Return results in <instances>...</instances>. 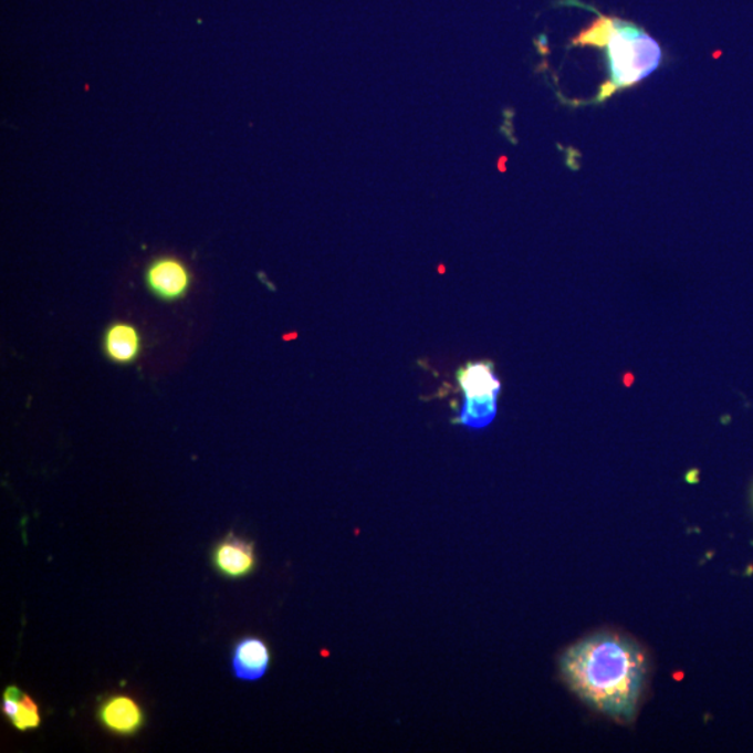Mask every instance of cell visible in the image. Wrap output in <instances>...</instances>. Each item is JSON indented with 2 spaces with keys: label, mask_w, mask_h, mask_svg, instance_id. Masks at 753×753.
<instances>
[{
  "label": "cell",
  "mask_w": 753,
  "mask_h": 753,
  "mask_svg": "<svg viewBox=\"0 0 753 753\" xmlns=\"http://www.w3.org/2000/svg\"><path fill=\"white\" fill-rule=\"evenodd\" d=\"M104 349L112 362L129 365L142 349V336L135 325L116 322L105 331Z\"/></svg>",
  "instance_id": "cell-8"
},
{
  "label": "cell",
  "mask_w": 753,
  "mask_h": 753,
  "mask_svg": "<svg viewBox=\"0 0 753 753\" xmlns=\"http://www.w3.org/2000/svg\"><path fill=\"white\" fill-rule=\"evenodd\" d=\"M457 377L463 398L500 397L501 381L491 362L468 363L458 372Z\"/></svg>",
  "instance_id": "cell-7"
},
{
  "label": "cell",
  "mask_w": 753,
  "mask_h": 753,
  "mask_svg": "<svg viewBox=\"0 0 753 753\" xmlns=\"http://www.w3.org/2000/svg\"><path fill=\"white\" fill-rule=\"evenodd\" d=\"M610 82L603 87V98L617 90L631 87L649 77L660 65L659 44L638 25L616 19V25L606 45Z\"/></svg>",
  "instance_id": "cell-2"
},
{
  "label": "cell",
  "mask_w": 753,
  "mask_h": 753,
  "mask_svg": "<svg viewBox=\"0 0 753 753\" xmlns=\"http://www.w3.org/2000/svg\"><path fill=\"white\" fill-rule=\"evenodd\" d=\"M212 564L223 578L238 581L248 578L258 568L254 542L228 533L212 550Z\"/></svg>",
  "instance_id": "cell-4"
},
{
  "label": "cell",
  "mask_w": 753,
  "mask_h": 753,
  "mask_svg": "<svg viewBox=\"0 0 753 753\" xmlns=\"http://www.w3.org/2000/svg\"><path fill=\"white\" fill-rule=\"evenodd\" d=\"M97 719L111 734L132 736L142 730L146 715L132 697L112 696L100 704Z\"/></svg>",
  "instance_id": "cell-5"
},
{
  "label": "cell",
  "mask_w": 753,
  "mask_h": 753,
  "mask_svg": "<svg viewBox=\"0 0 753 753\" xmlns=\"http://www.w3.org/2000/svg\"><path fill=\"white\" fill-rule=\"evenodd\" d=\"M565 681L599 712L631 720L642 696L645 656L631 640L596 635L576 644L561 659Z\"/></svg>",
  "instance_id": "cell-1"
},
{
  "label": "cell",
  "mask_w": 753,
  "mask_h": 753,
  "mask_svg": "<svg viewBox=\"0 0 753 753\" xmlns=\"http://www.w3.org/2000/svg\"><path fill=\"white\" fill-rule=\"evenodd\" d=\"M496 410H499V397L463 398L461 414L453 419V423L472 430H482L493 423Z\"/></svg>",
  "instance_id": "cell-9"
},
{
  "label": "cell",
  "mask_w": 753,
  "mask_h": 753,
  "mask_svg": "<svg viewBox=\"0 0 753 753\" xmlns=\"http://www.w3.org/2000/svg\"><path fill=\"white\" fill-rule=\"evenodd\" d=\"M10 723L19 731H29L40 728V708L33 698L25 696L24 693L23 698L20 699L18 713L10 720Z\"/></svg>",
  "instance_id": "cell-11"
},
{
  "label": "cell",
  "mask_w": 753,
  "mask_h": 753,
  "mask_svg": "<svg viewBox=\"0 0 753 753\" xmlns=\"http://www.w3.org/2000/svg\"><path fill=\"white\" fill-rule=\"evenodd\" d=\"M144 280L154 296L165 302H175L187 295L194 276L184 260L164 254L147 265Z\"/></svg>",
  "instance_id": "cell-3"
},
{
  "label": "cell",
  "mask_w": 753,
  "mask_h": 753,
  "mask_svg": "<svg viewBox=\"0 0 753 753\" xmlns=\"http://www.w3.org/2000/svg\"><path fill=\"white\" fill-rule=\"evenodd\" d=\"M614 25H616V18L599 14V18L582 31L573 42L575 45L582 46H606L613 34Z\"/></svg>",
  "instance_id": "cell-10"
},
{
  "label": "cell",
  "mask_w": 753,
  "mask_h": 753,
  "mask_svg": "<svg viewBox=\"0 0 753 753\" xmlns=\"http://www.w3.org/2000/svg\"><path fill=\"white\" fill-rule=\"evenodd\" d=\"M271 665L269 644L259 637H244L238 640L232 651L233 676L240 681H259L266 674Z\"/></svg>",
  "instance_id": "cell-6"
}]
</instances>
